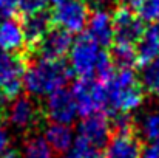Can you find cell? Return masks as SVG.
I'll use <instances>...</instances> for the list:
<instances>
[{"label": "cell", "mask_w": 159, "mask_h": 158, "mask_svg": "<svg viewBox=\"0 0 159 158\" xmlns=\"http://www.w3.org/2000/svg\"><path fill=\"white\" fill-rule=\"evenodd\" d=\"M0 158H20L17 155V152H14V151H6L3 155H0Z\"/></svg>", "instance_id": "cell-28"}, {"label": "cell", "mask_w": 159, "mask_h": 158, "mask_svg": "<svg viewBox=\"0 0 159 158\" xmlns=\"http://www.w3.org/2000/svg\"><path fill=\"white\" fill-rule=\"evenodd\" d=\"M158 30H159V23H158Z\"/></svg>", "instance_id": "cell-31"}, {"label": "cell", "mask_w": 159, "mask_h": 158, "mask_svg": "<svg viewBox=\"0 0 159 158\" xmlns=\"http://www.w3.org/2000/svg\"><path fill=\"white\" fill-rule=\"evenodd\" d=\"M51 19L71 34L82 33L90 19V8L84 0H63L56 5Z\"/></svg>", "instance_id": "cell-4"}, {"label": "cell", "mask_w": 159, "mask_h": 158, "mask_svg": "<svg viewBox=\"0 0 159 158\" xmlns=\"http://www.w3.org/2000/svg\"><path fill=\"white\" fill-rule=\"evenodd\" d=\"M43 138L50 144L57 155L68 154L70 149L74 144V133L73 129L66 124H57V122H50L45 127V135Z\"/></svg>", "instance_id": "cell-16"}, {"label": "cell", "mask_w": 159, "mask_h": 158, "mask_svg": "<svg viewBox=\"0 0 159 158\" xmlns=\"http://www.w3.org/2000/svg\"><path fill=\"white\" fill-rule=\"evenodd\" d=\"M101 81L104 85V113L111 116L130 115L144 103V90L133 68H117Z\"/></svg>", "instance_id": "cell-1"}, {"label": "cell", "mask_w": 159, "mask_h": 158, "mask_svg": "<svg viewBox=\"0 0 159 158\" xmlns=\"http://www.w3.org/2000/svg\"><path fill=\"white\" fill-rule=\"evenodd\" d=\"M26 47L25 33L22 28V22L16 19H2L0 20V51L16 54L22 53Z\"/></svg>", "instance_id": "cell-13"}, {"label": "cell", "mask_w": 159, "mask_h": 158, "mask_svg": "<svg viewBox=\"0 0 159 158\" xmlns=\"http://www.w3.org/2000/svg\"><path fill=\"white\" fill-rule=\"evenodd\" d=\"M142 87L147 90V93L159 98V56L152 60L150 64L144 65L142 71Z\"/></svg>", "instance_id": "cell-22"}, {"label": "cell", "mask_w": 159, "mask_h": 158, "mask_svg": "<svg viewBox=\"0 0 159 158\" xmlns=\"http://www.w3.org/2000/svg\"><path fill=\"white\" fill-rule=\"evenodd\" d=\"M110 136H111V122L102 112L84 116V119L79 122L77 140L87 143L94 149L101 151L104 146H107Z\"/></svg>", "instance_id": "cell-8"}, {"label": "cell", "mask_w": 159, "mask_h": 158, "mask_svg": "<svg viewBox=\"0 0 159 158\" xmlns=\"http://www.w3.org/2000/svg\"><path fill=\"white\" fill-rule=\"evenodd\" d=\"M66 158H102V154L99 152V149H94L87 143L76 140V143L66 154Z\"/></svg>", "instance_id": "cell-23"}, {"label": "cell", "mask_w": 159, "mask_h": 158, "mask_svg": "<svg viewBox=\"0 0 159 158\" xmlns=\"http://www.w3.org/2000/svg\"><path fill=\"white\" fill-rule=\"evenodd\" d=\"M142 143L136 132H111L102 158H141Z\"/></svg>", "instance_id": "cell-11"}, {"label": "cell", "mask_w": 159, "mask_h": 158, "mask_svg": "<svg viewBox=\"0 0 159 158\" xmlns=\"http://www.w3.org/2000/svg\"><path fill=\"white\" fill-rule=\"evenodd\" d=\"M6 119L17 130H31L40 121V110L31 96L19 95L6 107Z\"/></svg>", "instance_id": "cell-9"}, {"label": "cell", "mask_w": 159, "mask_h": 158, "mask_svg": "<svg viewBox=\"0 0 159 158\" xmlns=\"http://www.w3.org/2000/svg\"><path fill=\"white\" fill-rule=\"evenodd\" d=\"M110 57L113 60V65H116L117 68H133L138 64L136 47L130 44L114 42Z\"/></svg>", "instance_id": "cell-20"}, {"label": "cell", "mask_w": 159, "mask_h": 158, "mask_svg": "<svg viewBox=\"0 0 159 158\" xmlns=\"http://www.w3.org/2000/svg\"><path fill=\"white\" fill-rule=\"evenodd\" d=\"M111 17H113L114 42H122L130 45L139 42L145 28L144 22L139 19V16L134 11H131L125 5H120L114 9V14Z\"/></svg>", "instance_id": "cell-7"}, {"label": "cell", "mask_w": 159, "mask_h": 158, "mask_svg": "<svg viewBox=\"0 0 159 158\" xmlns=\"http://www.w3.org/2000/svg\"><path fill=\"white\" fill-rule=\"evenodd\" d=\"M25 64L20 56L0 51V95L11 101L23 89Z\"/></svg>", "instance_id": "cell-5"}, {"label": "cell", "mask_w": 159, "mask_h": 158, "mask_svg": "<svg viewBox=\"0 0 159 158\" xmlns=\"http://www.w3.org/2000/svg\"><path fill=\"white\" fill-rule=\"evenodd\" d=\"M51 14H48L47 11H37V12H31L26 14L23 22H22V28L25 33V39H26V45L30 47H36L43 36L51 30Z\"/></svg>", "instance_id": "cell-14"}, {"label": "cell", "mask_w": 159, "mask_h": 158, "mask_svg": "<svg viewBox=\"0 0 159 158\" xmlns=\"http://www.w3.org/2000/svg\"><path fill=\"white\" fill-rule=\"evenodd\" d=\"M71 78V70L62 60L37 57L25 67L23 89L28 96H48L53 92L63 89Z\"/></svg>", "instance_id": "cell-2"}, {"label": "cell", "mask_w": 159, "mask_h": 158, "mask_svg": "<svg viewBox=\"0 0 159 158\" xmlns=\"http://www.w3.org/2000/svg\"><path fill=\"white\" fill-rule=\"evenodd\" d=\"M47 2L48 0H19V8L26 16V14H31V12L42 11Z\"/></svg>", "instance_id": "cell-24"}, {"label": "cell", "mask_w": 159, "mask_h": 158, "mask_svg": "<svg viewBox=\"0 0 159 158\" xmlns=\"http://www.w3.org/2000/svg\"><path fill=\"white\" fill-rule=\"evenodd\" d=\"M0 8H2V0H0Z\"/></svg>", "instance_id": "cell-30"}, {"label": "cell", "mask_w": 159, "mask_h": 158, "mask_svg": "<svg viewBox=\"0 0 159 158\" xmlns=\"http://www.w3.org/2000/svg\"><path fill=\"white\" fill-rule=\"evenodd\" d=\"M142 136L150 143H159V108L150 110L138 122Z\"/></svg>", "instance_id": "cell-21"}, {"label": "cell", "mask_w": 159, "mask_h": 158, "mask_svg": "<svg viewBox=\"0 0 159 158\" xmlns=\"http://www.w3.org/2000/svg\"><path fill=\"white\" fill-rule=\"evenodd\" d=\"M48 2H53V3L57 5V3H60V2H63V0H48Z\"/></svg>", "instance_id": "cell-29"}, {"label": "cell", "mask_w": 159, "mask_h": 158, "mask_svg": "<svg viewBox=\"0 0 159 158\" xmlns=\"http://www.w3.org/2000/svg\"><path fill=\"white\" fill-rule=\"evenodd\" d=\"M11 143V136L8 133V130L2 126L0 122V155H3L6 151H8V146Z\"/></svg>", "instance_id": "cell-25"}, {"label": "cell", "mask_w": 159, "mask_h": 158, "mask_svg": "<svg viewBox=\"0 0 159 158\" xmlns=\"http://www.w3.org/2000/svg\"><path fill=\"white\" fill-rule=\"evenodd\" d=\"M136 54H138V64L147 65L152 60H155L159 56V30L158 23L152 25L148 30L144 31L142 37L138 42L136 47Z\"/></svg>", "instance_id": "cell-17"}, {"label": "cell", "mask_w": 159, "mask_h": 158, "mask_svg": "<svg viewBox=\"0 0 159 158\" xmlns=\"http://www.w3.org/2000/svg\"><path fill=\"white\" fill-rule=\"evenodd\" d=\"M124 5L134 11L142 22L159 23V0H124Z\"/></svg>", "instance_id": "cell-19"}, {"label": "cell", "mask_w": 159, "mask_h": 158, "mask_svg": "<svg viewBox=\"0 0 159 158\" xmlns=\"http://www.w3.org/2000/svg\"><path fill=\"white\" fill-rule=\"evenodd\" d=\"M113 60L102 47L88 34L79 36L70 50V70L82 79L107 78L113 70Z\"/></svg>", "instance_id": "cell-3"}, {"label": "cell", "mask_w": 159, "mask_h": 158, "mask_svg": "<svg viewBox=\"0 0 159 158\" xmlns=\"http://www.w3.org/2000/svg\"><path fill=\"white\" fill-rule=\"evenodd\" d=\"M45 115L51 122L70 126L79 115L73 93L70 90L59 89L48 95L45 101Z\"/></svg>", "instance_id": "cell-10"}, {"label": "cell", "mask_w": 159, "mask_h": 158, "mask_svg": "<svg viewBox=\"0 0 159 158\" xmlns=\"http://www.w3.org/2000/svg\"><path fill=\"white\" fill-rule=\"evenodd\" d=\"M84 2L88 5V8H93L94 11H105V8L113 3V0H84Z\"/></svg>", "instance_id": "cell-26"}, {"label": "cell", "mask_w": 159, "mask_h": 158, "mask_svg": "<svg viewBox=\"0 0 159 158\" xmlns=\"http://www.w3.org/2000/svg\"><path fill=\"white\" fill-rule=\"evenodd\" d=\"M73 47V36L66 30L57 26L51 28L43 39L36 45L37 53L43 59H51V60H62L63 56H66Z\"/></svg>", "instance_id": "cell-12"}, {"label": "cell", "mask_w": 159, "mask_h": 158, "mask_svg": "<svg viewBox=\"0 0 159 158\" xmlns=\"http://www.w3.org/2000/svg\"><path fill=\"white\" fill-rule=\"evenodd\" d=\"M71 93L74 96L79 115L88 116V115L104 110V85L101 79H94V78L82 79L80 78L74 84Z\"/></svg>", "instance_id": "cell-6"}, {"label": "cell", "mask_w": 159, "mask_h": 158, "mask_svg": "<svg viewBox=\"0 0 159 158\" xmlns=\"http://www.w3.org/2000/svg\"><path fill=\"white\" fill-rule=\"evenodd\" d=\"M141 158H159V143H150L145 149H142Z\"/></svg>", "instance_id": "cell-27"}, {"label": "cell", "mask_w": 159, "mask_h": 158, "mask_svg": "<svg viewBox=\"0 0 159 158\" xmlns=\"http://www.w3.org/2000/svg\"><path fill=\"white\" fill-rule=\"evenodd\" d=\"M22 158H57L42 135H28L22 146Z\"/></svg>", "instance_id": "cell-18"}, {"label": "cell", "mask_w": 159, "mask_h": 158, "mask_svg": "<svg viewBox=\"0 0 159 158\" xmlns=\"http://www.w3.org/2000/svg\"><path fill=\"white\" fill-rule=\"evenodd\" d=\"M87 30V34L101 47H108L114 41L113 17L107 11H94L93 14H90Z\"/></svg>", "instance_id": "cell-15"}]
</instances>
